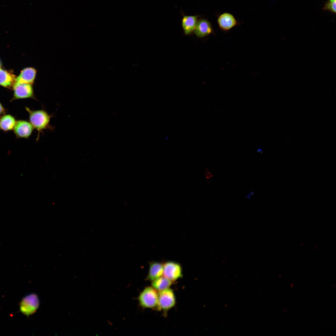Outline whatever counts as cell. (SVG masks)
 I'll list each match as a JSON object with an SVG mask.
<instances>
[{
  "mask_svg": "<svg viewBox=\"0 0 336 336\" xmlns=\"http://www.w3.org/2000/svg\"><path fill=\"white\" fill-rule=\"evenodd\" d=\"M26 109L29 113L30 123L34 128L38 131L37 140L40 134L44 130L51 128L49 122L52 116L43 110H31L27 107Z\"/></svg>",
  "mask_w": 336,
  "mask_h": 336,
  "instance_id": "cell-1",
  "label": "cell"
},
{
  "mask_svg": "<svg viewBox=\"0 0 336 336\" xmlns=\"http://www.w3.org/2000/svg\"><path fill=\"white\" fill-rule=\"evenodd\" d=\"M158 293L152 287L145 288L138 298L140 306L143 308H153L157 306Z\"/></svg>",
  "mask_w": 336,
  "mask_h": 336,
  "instance_id": "cell-2",
  "label": "cell"
},
{
  "mask_svg": "<svg viewBox=\"0 0 336 336\" xmlns=\"http://www.w3.org/2000/svg\"><path fill=\"white\" fill-rule=\"evenodd\" d=\"M39 304V299L36 294L34 293L28 294L21 301L20 303V310L22 314L29 316L37 310Z\"/></svg>",
  "mask_w": 336,
  "mask_h": 336,
  "instance_id": "cell-3",
  "label": "cell"
},
{
  "mask_svg": "<svg viewBox=\"0 0 336 336\" xmlns=\"http://www.w3.org/2000/svg\"><path fill=\"white\" fill-rule=\"evenodd\" d=\"M12 88L13 95L11 101L28 98L35 99L32 84L15 82Z\"/></svg>",
  "mask_w": 336,
  "mask_h": 336,
  "instance_id": "cell-4",
  "label": "cell"
},
{
  "mask_svg": "<svg viewBox=\"0 0 336 336\" xmlns=\"http://www.w3.org/2000/svg\"><path fill=\"white\" fill-rule=\"evenodd\" d=\"M175 299L172 290L169 288L159 291L157 305L159 310H167L173 307Z\"/></svg>",
  "mask_w": 336,
  "mask_h": 336,
  "instance_id": "cell-5",
  "label": "cell"
},
{
  "mask_svg": "<svg viewBox=\"0 0 336 336\" xmlns=\"http://www.w3.org/2000/svg\"><path fill=\"white\" fill-rule=\"evenodd\" d=\"M163 275L172 281H174L182 276V269L178 263L168 261L163 264Z\"/></svg>",
  "mask_w": 336,
  "mask_h": 336,
  "instance_id": "cell-6",
  "label": "cell"
},
{
  "mask_svg": "<svg viewBox=\"0 0 336 336\" xmlns=\"http://www.w3.org/2000/svg\"><path fill=\"white\" fill-rule=\"evenodd\" d=\"M34 129L30 122L19 120L16 121L13 130L17 138H27L31 135Z\"/></svg>",
  "mask_w": 336,
  "mask_h": 336,
  "instance_id": "cell-7",
  "label": "cell"
},
{
  "mask_svg": "<svg viewBox=\"0 0 336 336\" xmlns=\"http://www.w3.org/2000/svg\"><path fill=\"white\" fill-rule=\"evenodd\" d=\"M194 33L197 37L200 38L214 34L211 23L205 18L198 19Z\"/></svg>",
  "mask_w": 336,
  "mask_h": 336,
  "instance_id": "cell-8",
  "label": "cell"
},
{
  "mask_svg": "<svg viewBox=\"0 0 336 336\" xmlns=\"http://www.w3.org/2000/svg\"><path fill=\"white\" fill-rule=\"evenodd\" d=\"M217 22L220 28L225 32L229 31L238 24L235 16L228 12L223 13L220 15L217 18Z\"/></svg>",
  "mask_w": 336,
  "mask_h": 336,
  "instance_id": "cell-9",
  "label": "cell"
},
{
  "mask_svg": "<svg viewBox=\"0 0 336 336\" xmlns=\"http://www.w3.org/2000/svg\"><path fill=\"white\" fill-rule=\"evenodd\" d=\"M37 71L33 67L24 68L20 75L16 78L15 82L33 84L36 77Z\"/></svg>",
  "mask_w": 336,
  "mask_h": 336,
  "instance_id": "cell-10",
  "label": "cell"
},
{
  "mask_svg": "<svg viewBox=\"0 0 336 336\" xmlns=\"http://www.w3.org/2000/svg\"><path fill=\"white\" fill-rule=\"evenodd\" d=\"M199 16V15H183L182 26L185 35H189L194 33Z\"/></svg>",
  "mask_w": 336,
  "mask_h": 336,
  "instance_id": "cell-11",
  "label": "cell"
},
{
  "mask_svg": "<svg viewBox=\"0 0 336 336\" xmlns=\"http://www.w3.org/2000/svg\"><path fill=\"white\" fill-rule=\"evenodd\" d=\"M149 268L147 279L153 281L162 276L163 264L159 262L152 261L149 263Z\"/></svg>",
  "mask_w": 336,
  "mask_h": 336,
  "instance_id": "cell-12",
  "label": "cell"
},
{
  "mask_svg": "<svg viewBox=\"0 0 336 336\" xmlns=\"http://www.w3.org/2000/svg\"><path fill=\"white\" fill-rule=\"evenodd\" d=\"M16 78L11 72L0 68V85L10 88L12 87Z\"/></svg>",
  "mask_w": 336,
  "mask_h": 336,
  "instance_id": "cell-13",
  "label": "cell"
},
{
  "mask_svg": "<svg viewBox=\"0 0 336 336\" xmlns=\"http://www.w3.org/2000/svg\"><path fill=\"white\" fill-rule=\"evenodd\" d=\"M16 121L11 115H3L0 118V128L5 132L13 130Z\"/></svg>",
  "mask_w": 336,
  "mask_h": 336,
  "instance_id": "cell-14",
  "label": "cell"
},
{
  "mask_svg": "<svg viewBox=\"0 0 336 336\" xmlns=\"http://www.w3.org/2000/svg\"><path fill=\"white\" fill-rule=\"evenodd\" d=\"M170 280L164 276L152 281V287L157 291H160L169 287L172 283Z\"/></svg>",
  "mask_w": 336,
  "mask_h": 336,
  "instance_id": "cell-15",
  "label": "cell"
},
{
  "mask_svg": "<svg viewBox=\"0 0 336 336\" xmlns=\"http://www.w3.org/2000/svg\"><path fill=\"white\" fill-rule=\"evenodd\" d=\"M336 2V0H328L325 2L323 9L324 11H328L335 13Z\"/></svg>",
  "mask_w": 336,
  "mask_h": 336,
  "instance_id": "cell-16",
  "label": "cell"
},
{
  "mask_svg": "<svg viewBox=\"0 0 336 336\" xmlns=\"http://www.w3.org/2000/svg\"><path fill=\"white\" fill-rule=\"evenodd\" d=\"M205 174L206 178L208 179H210L213 176L209 170L207 168L205 169Z\"/></svg>",
  "mask_w": 336,
  "mask_h": 336,
  "instance_id": "cell-17",
  "label": "cell"
},
{
  "mask_svg": "<svg viewBox=\"0 0 336 336\" xmlns=\"http://www.w3.org/2000/svg\"><path fill=\"white\" fill-rule=\"evenodd\" d=\"M6 112V110L0 102V115L5 114Z\"/></svg>",
  "mask_w": 336,
  "mask_h": 336,
  "instance_id": "cell-18",
  "label": "cell"
},
{
  "mask_svg": "<svg viewBox=\"0 0 336 336\" xmlns=\"http://www.w3.org/2000/svg\"><path fill=\"white\" fill-rule=\"evenodd\" d=\"M254 194V191L251 192L249 193L247 195H246V197L247 198H248V199H249V198H250L251 196V195H253Z\"/></svg>",
  "mask_w": 336,
  "mask_h": 336,
  "instance_id": "cell-19",
  "label": "cell"
},
{
  "mask_svg": "<svg viewBox=\"0 0 336 336\" xmlns=\"http://www.w3.org/2000/svg\"><path fill=\"white\" fill-rule=\"evenodd\" d=\"M257 151H258V152H260L261 153V152H262V150H261V149H259V150L258 149V150H257Z\"/></svg>",
  "mask_w": 336,
  "mask_h": 336,
  "instance_id": "cell-20",
  "label": "cell"
},
{
  "mask_svg": "<svg viewBox=\"0 0 336 336\" xmlns=\"http://www.w3.org/2000/svg\"><path fill=\"white\" fill-rule=\"evenodd\" d=\"M1 66H2L1 62V61L0 60V68H1Z\"/></svg>",
  "mask_w": 336,
  "mask_h": 336,
  "instance_id": "cell-21",
  "label": "cell"
}]
</instances>
